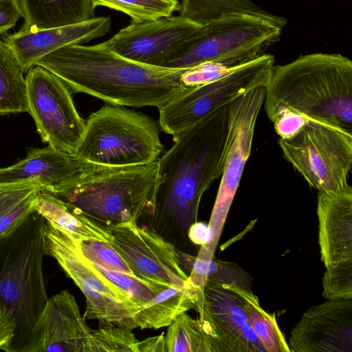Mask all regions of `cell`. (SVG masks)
<instances>
[{"instance_id": "14", "label": "cell", "mask_w": 352, "mask_h": 352, "mask_svg": "<svg viewBox=\"0 0 352 352\" xmlns=\"http://www.w3.org/2000/svg\"><path fill=\"white\" fill-rule=\"evenodd\" d=\"M242 291L210 280L204 285L197 311L211 329L215 352H266L248 322Z\"/></svg>"}, {"instance_id": "21", "label": "cell", "mask_w": 352, "mask_h": 352, "mask_svg": "<svg viewBox=\"0 0 352 352\" xmlns=\"http://www.w3.org/2000/svg\"><path fill=\"white\" fill-rule=\"evenodd\" d=\"M201 294L202 289L190 278L184 287H167L133 314L135 329L168 327L180 314L192 309L197 311Z\"/></svg>"}, {"instance_id": "5", "label": "cell", "mask_w": 352, "mask_h": 352, "mask_svg": "<svg viewBox=\"0 0 352 352\" xmlns=\"http://www.w3.org/2000/svg\"><path fill=\"white\" fill-rule=\"evenodd\" d=\"M157 162L99 167L61 184L41 187L104 226L154 214Z\"/></svg>"}, {"instance_id": "29", "label": "cell", "mask_w": 352, "mask_h": 352, "mask_svg": "<svg viewBox=\"0 0 352 352\" xmlns=\"http://www.w3.org/2000/svg\"><path fill=\"white\" fill-rule=\"evenodd\" d=\"M248 322L266 352H291L274 314L266 312L252 292L242 291Z\"/></svg>"}, {"instance_id": "11", "label": "cell", "mask_w": 352, "mask_h": 352, "mask_svg": "<svg viewBox=\"0 0 352 352\" xmlns=\"http://www.w3.org/2000/svg\"><path fill=\"white\" fill-rule=\"evenodd\" d=\"M265 88V86L256 87L230 102L225 161L208 225L210 238L199 252L204 258H214L228 213L251 153L254 129L263 104Z\"/></svg>"}, {"instance_id": "12", "label": "cell", "mask_w": 352, "mask_h": 352, "mask_svg": "<svg viewBox=\"0 0 352 352\" xmlns=\"http://www.w3.org/2000/svg\"><path fill=\"white\" fill-rule=\"evenodd\" d=\"M25 80L28 112L43 142L74 155L85 121L76 109L72 93L60 78L40 66L30 69Z\"/></svg>"}, {"instance_id": "17", "label": "cell", "mask_w": 352, "mask_h": 352, "mask_svg": "<svg viewBox=\"0 0 352 352\" xmlns=\"http://www.w3.org/2000/svg\"><path fill=\"white\" fill-rule=\"evenodd\" d=\"M91 331L67 290L49 297L34 330L32 352H88Z\"/></svg>"}, {"instance_id": "3", "label": "cell", "mask_w": 352, "mask_h": 352, "mask_svg": "<svg viewBox=\"0 0 352 352\" xmlns=\"http://www.w3.org/2000/svg\"><path fill=\"white\" fill-rule=\"evenodd\" d=\"M264 107L273 122L288 111L352 132V62L340 54L312 53L274 67Z\"/></svg>"}, {"instance_id": "9", "label": "cell", "mask_w": 352, "mask_h": 352, "mask_svg": "<svg viewBox=\"0 0 352 352\" xmlns=\"http://www.w3.org/2000/svg\"><path fill=\"white\" fill-rule=\"evenodd\" d=\"M45 254L53 257L86 298L85 317L102 325L112 323L135 329L133 315L139 308L80 253L75 241L47 222Z\"/></svg>"}, {"instance_id": "28", "label": "cell", "mask_w": 352, "mask_h": 352, "mask_svg": "<svg viewBox=\"0 0 352 352\" xmlns=\"http://www.w3.org/2000/svg\"><path fill=\"white\" fill-rule=\"evenodd\" d=\"M188 276L201 289L206 280H210L252 292L250 276L244 270L236 264L214 258L195 257Z\"/></svg>"}, {"instance_id": "13", "label": "cell", "mask_w": 352, "mask_h": 352, "mask_svg": "<svg viewBox=\"0 0 352 352\" xmlns=\"http://www.w3.org/2000/svg\"><path fill=\"white\" fill-rule=\"evenodd\" d=\"M109 243L136 276L153 282L184 287L189 283L176 248L157 232L129 221L106 226Z\"/></svg>"}, {"instance_id": "27", "label": "cell", "mask_w": 352, "mask_h": 352, "mask_svg": "<svg viewBox=\"0 0 352 352\" xmlns=\"http://www.w3.org/2000/svg\"><path fill=\"white\" fill-rule=\"evenodd\" d=\"M23 73L10 49L0 38V115L28 112Z\"/></svg>"}, {"instance_id": "19", "label": "cell", "mask_w": 352, "mask_h": 352, "mask_svg": "<svg viewBox=\"0 0 352 352\" xmlns=\"http://www.w3.org/2000/svg\"><path fill=\"white\" fill-rule=\"evenodd\" d=\"M318 243L324 267L352 259V188L318 192Z\"/></svg>"}, {"instance_id": "2", "label": "cell", "mask_w": 352, "mask_h": 352, "mask_svg": "<svg viewBox=\"0 0 352 352\" xmlns=\"http://www.w3.org/2000/svg\"><path fill=\"white\" fill-rule=\"evenodd\" d=\"M230 102L173 136V146L157 160L153 215L186 233L197 221L203 194L221 175Z\"/></svg>"}, {"instance_id": "39", "label": "cell", "mask_w": 352, "mask_h": 352, "mask_svg": "<svg viewBox=\"0 0 352 352\" xmlns=\"http://www.w3.org/2000/svg\"><path fill=\"white\" fill-rule=\"evenodd\" d=\"M187 234L193 243L201 245H206L210 238L209 226L197 221L189 228Z\"/></svg>"}, {"instance_id": "37", "label": "cell", "mask_w": 352, "mask_h": 352, "mask_svg": "<svg viewBox=\"0 0 352 352\" xmlns=\"http://www.w3.org/2000/svg\"><path fill=\"white\" fill-rule=\"evenodd\" d=\"M23 17L20 0H0V34H6Z\"/></svg>"}, {"instance_id": "38", "label": "cell", "mask_w": 352, "mask_h": 352, "mask_svg": "<svg viewBox=\"0 0 352 352\" xmlns=\"http://www.w3.org/2000/svg\"><path fill=\"white\" fill-rule=\"evenodd\" d=\"M16 322L0 297V350L6 352L15 333Z\"/></svg>"}, {"instance_id": "20", "label": "cell", "mask_w": 352, "mask_h": 352, "mask_svg": "<svg viewBox=\"0 0 352 352\" xmlns=\"http://www.w3.org/2000/svg\"><path fill=\"white\" fill-rule=\"evenodd\" d=\"M99 167L103 166L88 163L73 154L48 146L32 148L21 161L0 168V183L35 180L41 187L53 186Z\"/></svg>"}, {"instance_id": "24", "label": "cell", "mask_w": 352, "mask_h": 352, "mask_svg": "<svg viewBox=\"0 0 352 352\" xmlns=\"http://www.w3.org/2000/svg\"><path fill=\"white\" fill-rule=\"evenodd\" d=\"M180 16L199 25L232 14H252L267 19L281 27L285 18L263 9L250 0H182Z\"/></svg>"}, {"instance_id": "34", "label": "cell", "mask_w": 352, "mask_h": 352, "mask_svg": "<svg viewBox=\"0 0 352 352\" xmlns=\"http://www.w3.org/2000/svg\"><path fill=\"white\" fill-rule=\"evenodd\" d=\"M252 59L234 58L204 62L186 69L182 74L180 80L186 87L199 86L223 77Z\"/></svg>"}, {"instance_id": "16", "label": "cell", "mask_w": 352, "mask_h": 352, "mask_svg": "<svg viewBox=\"0 0 352 352\" xmlns=\"http://www.w3.org/2000/svg\"><path fill=\"white\" fill-rule=\"evenodd\" d=\"M291 352H352V298L309 308L293 328Z\"/></svg>"}, {"instance_id": "30", "label": "cell", "mask_w": 352, "mask_h": 352, "mask_svg": "<svg viewBox=\"0 0 352 352\" xmlns=\"http://www.w3.org/2000/svg\"><path fill=\"white\" fill-rule=\"evenodd\" d=\"M95 9L105 7L126 14L132 22L142 23L170 16L181 9L177 0H91Z\"/></svg>"}, {"instance_id": "10", "label": "cell", "mask_w": 352, "mask_h": 352, "mask_svg": "<svg viewBox=\"0 0 352 352\" xmlns=\"http://www.w3.org/2000/svg\"><path fill=\"white\" fill-rule=\"evenodd\" d=\"M274 67V56L261 53L217 80L187 88L158 109L160 128L178 135L223 104L256 87H266Z\"/></svg>"}, {"instance_id": "33", "label": "cell", "mask_w": 352, "mask_h": 352, "mask_svg": "<svg viewBox=\"0 0 352 352\" xmlns=\"http://www.w3.org/2000/svg\"><path fill=\"white\" fill-rule=\"evenodd\" d=\"M74 241L82 255L94 265L104 270L134 275L121 255L109 242L95 239Z\"/></svg>"}, {"instance_id": "22", "label": "cell", "mask_w": 352, "mask_h": 352, "mask_svg": "<svg viewBox=\"0 0 352 352\" xmlns=\"http://www.w3.org/2000/svg\"><path fill=\"white\" fill-rule=\"evenodd\" d=\"M21 30H38L81 23L95 17L91 0H20Z\"/></svg>"}, {"instance_id": "23", "label": "cell", "mask_w": 352, "mask_h": 352, "mask_svg": "<svg viewBox=\"0 0 352 352\" xmlns=\"http://www.w3.org/2000/svg\"><path fill=\"white\" fill-rule=\"evenodd\" d=\"M34 210L48 223L76 241L95 239L109 242V234L106 226L91 220L42 188L34 201Z\"/></svg>"}, {"instance_id": "36", "label": "cell", "mask_w": 352, "mask_h": 352, "mask_svg": "<svg viewBox=\"0 0 352 352\" xmlns=\"http://www.w3.org/2000/svg\"><path fill=\"white\" fill-rule=\"evenodd\" d=\"M306 118L298 113L285 111L280 113L273 122L276 133L281 139H288L296 134L307 121Z\"/></svg>"}, {"instance_id": "25", "label": "cell", "mask_w": 352, "mask_h": 352, "mask_svg": "<svg viewBox=\"0 0 352 352\" xmlns=\"http://www.w3.org/2000/svg\"><path fill=\"white\" fill-rule=\"evenodd\" d=\"M41 190L35 180L0 183V236L34 211V201Z\"/></svg>"}, {"instance_id": "18", "label": "cell", "mask_w": 352, "mask_h": 352, "mask_svg": "<svg viewBox=\"0 0 352 352\" xmlns=\"http://www.w3.org/2000/svg\"><path fill=\"white\" fill-rule=\"evenodd\" d=\"M109 16L38 30L5 34L3 41L10 49L22 72H27L45 56L70 45H82L104 36L111 28Z\"/></svg>"}, {"instance_id": "4", "label": "cell", "mask_w": 352, "mask_h": 352, "mask_svg": "<svg viewBox=\"0 0 352 352\" xmlns=\"http://www.w3.org/2000/svg\"><path fill=\"white\" fill-rule=\"evenodd\" d=\"M47 221L36 211L0 236V297L16 322L6 352H32L47 296L43 271Z\"/></svg>"}, {"instance_id": "26", "label": "cell", "mask_w": 352, "mask_h": 352, "mask_svg": "<svg viewBox=\"0 0 352 352\" xmlns=\"http://www.w3.org/2000/svg\"><path fill=\"white\" fill-rule=\"evenodd\" d=\"M166 352H215L214 339L203 319L180 314L169 326L165 336Z\"/></svg>"}, {"instance_id": "32", "label": "cell", "mask_w": 352, "mask_h": 352, "mask_svg": "<svg viewBox=\"0 0 352 352\" xmlns=\"http://www.w3.org/2000/svg\"><path fill=\"white\" fill-rule=\"evenodd\" d=\"M94 266L104 276L122 291L138 308L144 306L160 292L168 287L135 275L104 270L96 265Z\"/></svg>"}, {"instance_id": "7", "label": "cell", "mask_w": 352, "mask_h": 352, "mask_svg": "<svg viewBox=\"0 0 352 352\" xmlns=\"http://www.w3.org/2000/svg\"><path fill=\"white\" fill-rule=\"evenodd\" d=\"M283 28L252 14L225 16L199 26L162 67L186 69L204 62L234 58L252 59L279 40Z\"/></svg>"}, {"instance_id": "40", "label": "cell", "mask_w": 352, "mask_h": 352, "mask_svg": "<svg viewBox=\"0 0 352 352\" xmlns=\"http://www.w3.org/2000/svg\"><path fill=\"white\" fill-rule=\"evenodd\" d=\"M138 349V352H166L164 333L139 341Z\"/></svg>"}, {"instance_id": "15", "label": "cell", "mask_w": 352, "mask_h": 352, "mask_svg": "<svg viewBox=\"0 0 352 352\" xmlns=\"http://www.w3.org/2000/svg\"><path fill=\"white\" fill-rule=\"evenodd\" d=\"M199 26L180 15L142 23L131 22L101 43L129 60L162 67L164 60Z\"/></svg>"}, {"instance_id": "6", "label": "cell", "mask_w": 352, "mask_h": 352, "mask_svg": "<svg viewBox=\"0 0 352 352\" xmlns=\"http://www.w3.org/2000/svg\"><path fill=\"white\" fill-rule=\"evenodd\" d=\"M163 151L155 120L108 104L89 115L74 155L99 166L120 167L156 162Z\"/></svg>"}, {"instance_id": "8", "label": "cell", "mask_w": 352, "mask_h": 352, "mask_svg": "<svg viewBox=\"0 0 352 352\" xmlns=\"http://www.w3.org/2000/svg\"><path fill=\"white\" fill-rule=\"evenodd\" d=\"M284 157L318 192L348 184L352 166V132L336 124L309 119L294 136L278 140Z\"/></svg>"}, {"instance_id": "31", "label": "cell", "mask_w": 352, "mask_h": 352, "mask_svg": "<svg viewBox=\"0 0 352 352\" xmlns=\"http://www.w3.org/2000/svg\"><path fill=\"white\" fill-rule=\"evenodd\" d=\"M132 329L112 323L91 331L88 352H138Z\"/></svg>"}, {"instance_id": "1", "label": "cell", "mask_w": 352, "mask_h": 352, "mask_svg": "<svg viewBox=\"0 0 352 352\" xmlns=\"http://www.w3.org/2000/svg\"><path fill=\"white\" fill-rule=\"evenodd\" d=\"M36 65L57 76L72 94H87L113 105L159 109L188 88L180 80L186 69L137 63L102 43L67 45Z\"/></svg>"}, {"instance_id": "35", "label": "cell", "mask_w": 352, "mask_h": 352, "mask_svg": "<svg viewBox=\"0 0 352 352\" xmlns=\"http://www.w3.org/2000/svg\"><path fill=\"white\" fill-rule=\"evenodd\" d=\"M322 296L329 300L352 298V259L326 267Z\"/></svg>"}]
</instances>
